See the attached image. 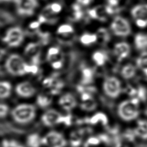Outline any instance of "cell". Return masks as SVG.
<instances>
[{"label": "cell", "instance_id": "30", "mask_svg": "<svg viewBox=\"0 0 147 147\" xmlns=\"http://www.w3.org/2000/svg\"><path fill=\"white\" fill-rule=\"evenodd\" d=\"M109 5L113 6H117L118 3V0H107Z\"/></svg>", "mask_w": 147, "mask_h": 147}, {"label": "cell", "instance_id": "4", "mask_svg": "<svg viewBox=\"0 0 147 147\" xmlns=\"http://www.w3.org/2000/svg\"><path fill=\"white\" fill-rule=\"evenodd\" d=\"M24 38L25 34L22 29L18 26H13L6 31L2 41L9 47L17 48L22 44Z\"/></svg>", "mask_w": 147, "mask_h": 147}, {"label": "cell", "instance_id": "20", "mask_svg": "<svg viewBox=\"0 0 147 147\" xmlns=\"http://www.w3.org/2000/svg\"><path fill=\"white\" fill-rule=\"evenodd\" d=\"M27 147H41L42 146V138L38 134L33 133L29 134L26 140Z\"/></svg>", "mask_w": 147, "mask_h": 147}, {"label": "cell", "instance_id": "17", "mask_svg": "<svg viewBox=\"0 0 147 147\" xmlns=\"http://www.w3.org/2000/svg\"><path fill=\"white\" fill-rule=\"evenodd\" d=\"M13 91L12 84L6 80H0V99L4 100L10 97Z\"/></svg>", "mask_w": 147, "mask_h": 147}, {"label": "cell", "instance_id": "11", "mask_svg": "<svg viewBox=\"0 0 147 147\" xmlns=\"http://www.w3.org/2000/svg\"><path fill=\"white\" fill-rule=\"evenodd\" d=\"M131 52L130 45L125 41L116 43L113 47V53L118 61H121L129 57Z\"/></svg>", "mask_w": 147, "mask_h": 147}, {"label": "cell", "instance_id": "16", "mask_svg": "<svg viewBox=\"0 0 147 147\" xmlns=\"http://www.w3.org/2000/svg\"><path fill=\"white\" fill-rule=\"evenodd\" d=\"M36 6V2L34 0H22L19 6L18 11L24 16L31 14Z\"/></svg>", "mask_w": 147, "mask_h": 147}, {"label": "cell", "instance_id": "12", "mask_svg": "<svg viewBox=\"0 0 147 147\" xmlns=\"http://www.w3.org/2000/svg\"><path fill=\"white\" fill-rule=\"evenodd\" d=\"M58 104L64 111H70L76 107L77 101L76 98L72 94L65 92L59 97Z\"/></svg>", "mask_w": 147, "mask_h": 147}, {"label": "cell", "instance_id": "27", "mask_svg": "<svg viewBox=\"0 0 147 147\" xmlns=\"http://www.w3.org/2000/svg\"><path fill=\"white\" fill-rule=\"evenodd\" d=\"M92 60L94 61V63L98 65H102L105 64L106 59L107 56L106 55L105 53L104 52L98 51L95 52L92 56Z\"/></svg>", "mask_w": 147, "mask_h": 147}, {"label": "cell", "instance_id": "14", "mask_svg": "<svg viewBox=\"0 0 147 147\" xmlns=\"http://www.w3.org/2000/svg\"><path fill=\"white\" fill-rule=\"evenodd\" d=\"M63 6L59 2H52L47 4L43 9L42 13L44 16H55L60 14L63 11Z\"/></svg>", "mask_w": 147, "mask_h": 147}, {"label": "cell", "instance_id": "22", "mask_svg": "<svg viewBox=\"0 0 147 147\" xmlns=\"http://www.w3.org/2000/svg\"><path fill=\"white\" fill-rule=\"evenodd\" d=\"M36 104L42 109L48 107L52 102V98L49 94L41 93L36 97Z\"/></svg>", "mask_w": 147, "mask_h": 147}, {"label": "cell", "instance_id": "18", "mask_svg": "<svg viewBox=\"0 0 147 147\" xmlns=\"http://www.w3.org/2000/svg\"><path fill=\"white\" fill-rule=\"evenodd\" d=\"M135 48L140 51L144 52L147 50V33H138L134 37Z\"/></svg>", "mask_w": 147, "mask_h": 147}, {"label": "cell", "instance_id": "2", "mask_svg": "<svg viewBox=\"0 0 147 147\" xmlns=\"http://www.w3.org/2000/svg\"><path fill=\"white\" fill-rule=\"evenodd\" d=\"M12 119L20 125H26L32 122L36 117V107L29 103H21L16 105L10 110Z\"/></svg>", "mask_w": 147, "mask_h": 147}, {"label": "cell", "instance_id": "9", "mask_svg": "<svg viewBox=\"0 0 147 147\" xmlns=\"http://www.w3.org/2000/svg\"><path fill=\"white\" fill-rule=\"evenodd\" d=\"M62 114L55 109H49L43 113L41 116L42 123L47 127H52L62 121Z\"/></svg>", "mask_w": 147, "mask_h": 147}, {"label": "cell", "instance_id": "29", "mask_svg": "<svg viewBox=\"0 0 147 147\" xmlns=\"http://www.w3.org/2000/svg\"><path fill=\"white\" fill-rule=\"evenodd\" d=\"M76 3H78L80 6H84L90 5L93 1V0H76Z\"/></svg>", "mask_w": 147, "mask_h": 147}, {"label": "cell", "instance_id": "31", "mask_svg": "<svg viewBox=\"0 0 147 147\" xmlns=\"http://www.w3.org/2000/svg\"><path fill=\"white\" fill-rule=\"evenodd\" d=\"M114 147H130V146H129L126 144H118L116 146H115Z\"/></svg>", "mask_w": 147, "mask_h": 147}, {"label": "cell", "instance_id": "8", "mask_svg": "<svg viewBox=\"0 0 147 147\" xmlns=\"http://www.w3.org/2000/svg\"><path fill=\"white\" fill-rule=\"evenodd\" d=\"M16 94L22 98H30L34 96L37 92L36 88L29 81H21L16 84L14 87Z\"/></svg>", "mask_w": 147, "mask_h": 147}, {"label": "cell", "instance_id": "23", "mask_svg": "<svg viewBox=\"0 0 147 147\" xmlns=\"http://www.w3.org/2000/svg\"><path fill=\"white\" fill-rule=\"evenodd\" d=\"M136 67L147 75V51L141 52L136 59Z\"/></svg>", "mask_w": 147, "mask_h": 147}, {"label": "cell", "instance_id": "32", "mask_svg": "<svg viewBox=\"0 0 147 147\" xmlns=\"http://www.w3.org/2000/svg\"><path fill=\"white\" fill-rule=\"evenodd\" d=\"M0 54H1V51H0Z\"/></svg>", "mask_w": 147, "mask_h": 147}, {"label": "cell", "instance_id": "24", "mask_svg": "<svg viewBox=\"0 0 147 147\" xmlns=\"http://www.w3.org/2000/svg\"><path fill=\"white\" fill-rule=\"evenodd\" d=\"M74 32V28L72 25L68 23H63L59 25L56 29V33L60 36H67L72 34Z\"/></svg>", "mask_w": 147, "mask_h": 147}, {"label": "cell", "instance_id": "5", "mask_svg": "<svg viewBox=\"0 0 147 147\" xmlns=\"http://www.w3.org/2000/svg\"><path fill=\"white\" fill-rule=\"evenodd\" d=\"M102 89L107 96L115 99L121 94L122 84L117 78L112 76H109L104 80L102 83Z\"/></svg>", "mask_w": 147, "mask_h": 147}, {"label": "cell", "instance_id": "7", "mask_svg": "<svg viewBox=\"0 0 147 147\" xmlns=\"http://www.w3.org/2000/svg\"><path fill=\"white\" fill-rule=\"evenodd\" d=\"M42 138L44 147H65L67 144L64 136L56 131L48 132Z\"/></svg>", "mask_w": 147, "mask_h": 147}, {"label": "cell", "instance_id": "19", "mask_svg": "<svg viewBox=\"0 0 147 147\" xmlns=\"http://www.w3.org/2000/svg\"><path fill=\"white\" fill-rule=\"evenodd\" d=\"M106 14L107 13L105 10V7L102 6H96L88 11V14L90 17L99 20H105Z\"/></svg>", "mask_w": 147, "mask_h": 147}, {"label": "cell", "instance_id": "10", "mask_svg": "<svg viewBox=\"0 0 147 147\" xmlns=\"http://www.w3.org/2000/svg\"><path fill=\"white\" fill-rule=\"evenodd\" d=\"M131 15L136 25L141 28L147 26V4H140L131 9Z\"/></svg>", "mask_w": 147, "mask_h": 147}, {"label": "cell", "instance_id": "13", "mask_svg": "<svg viewBox=\"0 0 147 147\" xmlns=\"http://www.w3.org/2000/svg\"><path fill=\"white\" fill-rule=\"evenodd\" d=\"M61 57L60 49L57 47H51L48 49L47 59L52 66L56 69H59L62 65V60L59 57Z\"/></svg>", "mask_w": 147, "mask_h": 147}, {"label": "cell", "instance_id": "6", "mask_svg": "<svg viewBox=\"0 0 147 147\" xmlns=\"http://www.w3.org/2000/svg\"><path fill=\"white\" fill-rule=\"evenodd\" d=\"M110 27L114 34L118 37H125L130 35L131 33L130 23L125 18L121 16H117L114 18Z\"/></svg>", "mask_w": 147, "mask_h": 147}, {"label": "cell", "instance_id": "25", "mask_svg": "<svg viewBox=\"0 0 147 147\" xmlns=\"http://www.w3.org/2000/svg\"><path fill=\"white\" fill-rule=\"evenodd\" d=\"M98 38L97 35L90 33H84L80 37V42L84 45H89L95 42Z\"/></svg>", "mask_w": 147, "mask_h": 147}, {"label": "cell", "instance_id": "26", "mask_svg": "<svg viewBox=\"0 0 147 147\" xmlns=\"http://www.w3.org/2000/svg\"><path fill=\"white\" fill-rule=\"evenodd\" d=\"M0 147H25V146L17 140L5 138L1 142Z\"/></svg>", "mask_w": 147, "mask_h": 147}, {"label": "cell", "instance_id": "28", "mask_svg": "<svg viewBox=\"0 0 147 147\" xmlns=\"http://www.w3.org/2000/svg\"><path fill=\"white\" fill-rule=\"evenodd\" d=\"M10 112V109L8 105L0 102V118L6 117Z\"/></svg>", "mask_w": 147, "mask_h": 147}, {"label": "cell", "instance_id": "3", "mask_svg": "<svg viewBox=\"0 0 147 147\" xmlns=\"http://www.w3.org/2000/svg\"><path fill=\"white\" fill-rule=\"evenodd\" d=\"M118 117L124 121L130 122L136 119L140 115L139 103L135 99L122 101L117 107Z\"/></svg>", "mask_w": 147, "mask_h": 147}, {"label": "cell", "instance_id": "1", "mask_svg": "<svg viewBox=\"0 0 147 147\" xmlns=\"http://www.w3.org/2000/svg\"><path fill=\"white\" fill-rule=\"evenodd\" d=\"M6 71L14 76H22L37 71L35 65L28 64L22 56L17 53L9 55L5 61Z\"/></svg>", "mask_w": 147, "mask_h": 147}, {"label": "cell", "instance_id": "15", "mask_svg": "<svg viewBox=\"0 0 147 147\" xmlns=\"http://www.w3.org/2000/svg\"><path fill=\"white\" fill-rule=\"evenodd\" d=\"M134 130L137 137L141 140L147 141V120H138Z\"/></svg>", "mask_w": 147, "mask_h": 147}, {"label": "cell", "instance_id": "21", "mask_svg": "<svg viewBox=\"0 0 147 147\" xmlns=\"http://www.w3.org/2000/svg\"><path fill=\"white\" fill-rule=\"evenodd\" d=\"M137 67L132 64L125 65L121 70V75L125 79H130L133 78L136 74Z\"/></svg>", "mask_w": 147, "mask_h": 147}]
</instances>
